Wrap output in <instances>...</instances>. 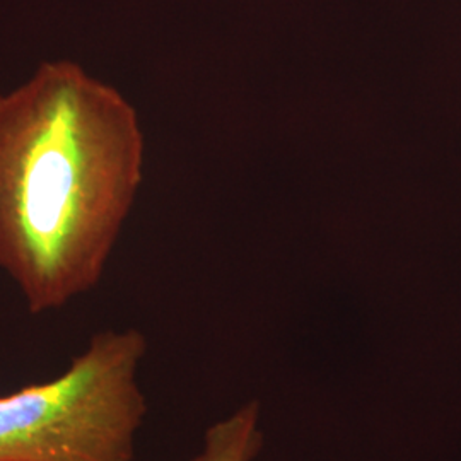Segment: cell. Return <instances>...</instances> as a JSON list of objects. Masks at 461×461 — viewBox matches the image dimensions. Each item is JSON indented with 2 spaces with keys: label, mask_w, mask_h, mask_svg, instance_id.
I'll use <instances>...</instances> for the list:
<instances>
[{
  "label": "cell",
  "mask_w": 461,
  "mask_h": 461,
  "mask_svg": "<svg viewBox=\"0 0 461 461\" xmlns=\"http://www.w3.org/2000/svg\"><path fill=\"white\" fill-rule=\"evenodd\" d=\"M131 103L72 60L0 95V270L33 314L98 285L142 178Z\"/></svg>",
  "instance_id": "6da1fadb"
},
{
  "label": "cell",
  "mask_w": 461,
  "mask_h": 461,
  "mask_svg": "<svg viewBox=\"0 0 461 461\" xmlns=\"http://www.w3.org/2000/svg\"><path fill=\"white\" fill-rule=\"evenodd\" d=\"M146 352L139 330H104L60 376L0 395V461H133Z\"/></svg>",
  "instance_id": "7a4b0ae2"
},
{
  "label": "cell",
  "mask_w": 461,
  "mask_h": 461,
  "mask_svg": "<svg viewBox=\"0 0 461 461\" xmlns=\"http://www.w3.org/2000/svg\"><path fill=\"white\" fill-rule=\"evenodd\" d=\"M262 446L260 405L249 402L207 429L200 453L190 461H253Z\"/></svg>",
  "instance_id": "3957f363"
}]
</instances>
